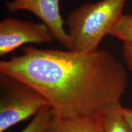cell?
<instances>
[{
	"instance_id": "cell-1",
	"label": "cell",
	"mask_w": 132,
	"mask_h": 132,
	"mask_svg": "<svg viewBox=\"0 0 132 132\" xmlns=\"http://www.w3.org/2000/svg\"><path fill=\"white\" fill-rule=\"evenodd\" d=\"M0 73L37 90L54 114H100L120 104L127 86L125 67L104 49L86 53L23 48L0 62Z\"/></svg>"
},
{
	"instance_id": "cell-2",
	"label": "cell",
	"mask_w": 132,
	"mask_h": 132,
	"mask_svg": "<svg viewBox=\"0 0 132 132\" xmlns=\"http://www.w3.org/2000/svg\"><path fill=\"white\" fill-rule=\"evenodd\" d=\"M128 0H100L86 3L72 11L65 21L72 50L86 53L98 49L119 20Z\"/></svg>"
},
{
	"instance_id": "cell-3",
	"label": "cell",
	"mask_w": 132,
	"mask_h": 132,
	"mask_svg": "<svg viewBox=\"0 0 132 132\" xmlns=\"http://www.w3.org/2000/svg\"><path fill=\"white\" fill-rule=\"evenodd\" d=\"M0 132L36 116L46 99L30 86L6 74H0Z\"/></svg>"
},
{
	"instance_id": "cell-4",
	"label": "cell",
	"mask_w": 132,
	"mask_h": 132,
	"mask_svg": "<svg viewBox=\"0 0 132 132\" xmlns=\"http://www.w3.org/2000/svg\"><path fill=\"white\" fill-rule=\"evenodd\" d=\"M55 40L47 24L14 17H6L0 22V56L9 53L26 44H43Z\"/></svg>"
},
{
	"instance_id": "cell-5",
	"label": "cell",
	"mask_w": 132,
	"mask_h": 132,
	"mask_svg": "<svg viewBox=\"0 0 132 132\" xmlns=\"http://www.w3.org/2000/svg\"><path fill=\"white\" fill-rule=\"evenodd\" d=\"M6 8L11 12L26 11L32 13L48 26L55 40L69 50H72L70 39L64 28L59 0H12L6 3Z\"/></svg>"
},
{
	"instance_id": "cell-6",
	"label": "cell",
	"mask_w": 132,
	"mask_h": 132,
	"mask_svg": "<svg viewBox=\"0 0 132 132\" xmlns=\"http://www.w3.org/2000/svg\"><path fill=\"white\" fill-rule=\"evenodd\" d=\"M47 132H101L100 114H54Z\"/></svg>"
},
{
	"instance_id": "cell-7",
	"label": "cell",
	"mask_w": 132,
	"mask_h": 132,
	"mask_svg": "<svg viewBox=\"0 0 132 132\" xmlns=\"http://www.w3.org/2000/svg\"><path fill=\"white\" fill-rule=\"evenodd\" d=\"M101 132H132L122 113L120 104L100 114Z\"/></svg>"
},
{
	"instance_id": "cell-8",
	"label": "cell",
	"mask_w": 132,
	"mask_h": 132,
	"mask_svg": "<svg viewBox=\"0 0 132 132\" xmlns=\"http://www.w3.org/2000/svg\"><path fill=\"white\" fill-rule=\"evenodd\" d=\"M53 117L52 109L50 105L44 107L32 121L20 132H47Z\"/></svg>"
},
{
	"instance_id": "cell-9",
	"label": "cell",
	"mask_w": 132,
	"mask_h": 132,
	"mask_svg": "<svg viewBox=\"0 0 132 132\" xmlns=\"http://www.w3.org/2000/svg\"><path fill=\"white\" fill-rule=\"evenodd\" d=\"M109 35L132 44V14H123Z\"/></svg>"
},
{
	"instance_id": "cell-10",
	"label": "cell",
	"mask_w": 132,
	"mask_h": 132,
	"mask_svg": "<svg viewBox=\"0 0 132 132\" xmlns=\"http://www.w3.org/2000/svg\"><path fill=\"white\" fill-rule=\"evenodd\" d=\"M122 56L128 69L132 72V44L123 43Z\"/></svg>"
},
{
	"instance_id": "cell-11",
	"label": "cell",
	"mask_w": 132,
	"mask_h": 132,
	"mask_svg": "<svg viewBox=\"0 0 132 132\" xmlns=\"http://www.w3.org/2000/svg\"><path fill=\"white\" fill-rule=\"evenodd\" d=\"M122 113L132 131V109L122 106Z\"/></svg>"
}]
</instances>
